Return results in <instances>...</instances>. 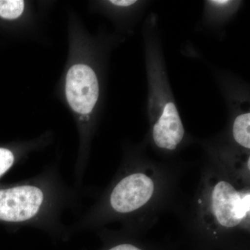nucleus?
I'll use <instances>...</instances> for the list:
<instances>
[{
    "label": "nucleus",
    "instance_id": "f257e3e1",
    "mask_svg": "<svg viewBox=\"0 0 250 250\" xmlns=\"http://www.w3.org/2000/svg\"><path fill=\"white\" fill-rule=\"evenodd\" d=\"M204 149L207 163L188 215L191 250L250 246V172L228 153Z\"/></svg>",
    "mask_w": 250,
    "mask_h": 250
},
{
    "label": "nucleus",
    "instance_id": "f03ea898",
    "mask_svg": "<svg viewBox=\"0 0 250 250\" xmlns=\"http://www.w3.org/2000/svg\"><path fill=\"white\" fill-rule=\"evenodd\" d=\"M143 54L147 80L148 129L145 141L159 155L172 156L193 141L188 133L171 87L159 16L149 12L142 22Z\"/></svg>",
    "mask_w": 250,
    "mask_h": 250
},
{
    "label": "nucleus",
    "instance_id": "7ed1b4c3",
    "mask_svg": "<svg viewBox=\"0 0 250 250\" xmlns=\"http://www.w3.org/2000/svg\"><path fill=\"white\" fill-rule=\"evenodd\" d=\"M147 146L143 140L134 152V168L117 182L108 198L111 210L136 218L143 233L170 203L177 176L170 164L148 157Z\"/></svg>",
    "mask_w": 250,
    "mask_h": 250
},
{
    "label": "nucleus",
    "instance_id": "20e7f679",
    "mask_svg": "<svg viewBox=\"0 0 250 250\" xmlns=\"http://www.w3.org/2000/svg\"><path fill=\"white\" fill-rule=\"evenodd\" d=\"M226 106L228 123L220 134L228 144L250 152V87L241 77L210 65Z\"/></svg>",
    "mask_w": 250,
    "mask_h": 250
},
{
    "label": "nucleus",
    "instance_id": "39448f33",
    "mask_svg": "<svg viewBox=\"0 0 250 250\" xmlns=\"http://www.w3.org/2000/svg\"><path fill=\"white\" fill-rule=\"evenodd\" d=\"M65 93L74 111L83 115L91 113L100 96V81L96 72L85 64L73 65L67 72Z\"/></svg>",
    "mask_w": 250,
    "mask_h": 250
},
{
    "label": "nucleus",
    "instance_id": "423d86ee",
    "mask_svg": "<svg viewBox=\"0 0 250 250\" xmlns=\"http://www.w3.org/2000/svg\"><path fill=\"white\" fill-rule=\"evenodd\" d=\"M43 200L42 190L33 186L0 190V220L17 223L32 218Z\"/></svg>",
    "mask_w": 250,
    "mask_h": 250
},
{
    "label": "nucleus",
    "instance_id": "0eeeda50",
    "mask_svg": "<svg viewBox=\"0 0 250 250\" xmlns=\"http://www.w3.org/2000/svg\"><path fill=\"white\" fill-rule=\"evenodd\" d=\"M241 0H205L199 27L202 31L215 33L220 36L243 8Z\"/></svg>",
    "mask_w": 250,
    "mask_h": 250
},
{
    "label": "nucleus",
    "instance_id": "6e6552de",
    "mask_svg": "<svg viewBox=\"0 0 250 250\" xmlns=\"http://www.w3.org/2000/svg\"><path fill=\"white\" fill-rule=\"evenodd\" d=\"M103 250H178L173 244L154 243L141 239L116 242Z\"/></svg>",
    "mask_w": 250,
    "mask_h": 250
},
{
    "label": "nucleus",
    "instance_id": "1a4fd4ad",
    "mask_svg": "<svg viewBox=\"0 0 250 250\" xmlns=\"http://www.w3.org/2000/svg\"><path fill=\"white\" fill-rule=\"evenodd\" d=\"M22 0H0V17L14 20L19 18L24 11Z\"/></svg>",
    "mask_w": 250,
    "mask_h": 250
},
{
    "label": "nucleus",
    "instance_id": "9d476101",
    "mask_svg": "<svg viewBox=\"0 0 250 250\" xmlns=\"http://www.w3.org/2000/svg\"><path fill=\"white\" fill-rule=\"evenodd\" d=\"M14 162V156L9 149L0 148V176L4 174Z\"/></svg>",
    "mask_w": 250,
    "mask_h": 250
},
{
    "label": "nucleus",
    "instance_id": "9b49d317",
    "mask_svg": "<svg viewBox=\"0 0 250 250\" xmlns=\"http://www.w3.org/2000/svg\"><path fill=\"white\" fill-rule=\"evenodd\" d=\"M191 250H250V246L239 247V248H225V249Z\"/></svg>",
    "mask_w": 250,
    "mask_h": 250
}]
</instances>
